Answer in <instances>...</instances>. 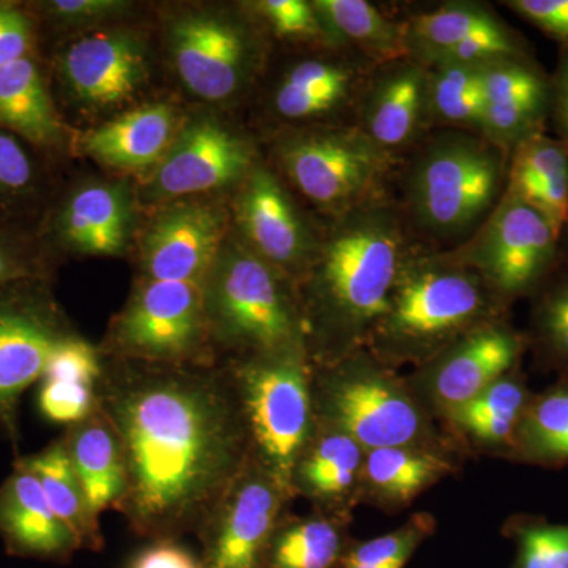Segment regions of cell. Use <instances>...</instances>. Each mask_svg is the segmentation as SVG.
Returning <instances> with one entry per match:
<instances>
[{
  "instance_id": "obj_20",
  "label": "cell",
  "mask_w": 568,
  "mask_h": 568,
  "mask_svg": "<svg viewBox=\"0 0 568 568\" xmlns=\"http://www.w3.org/2000/svg\"><path fill=\"white\" fill-rule=\"evenodd\" d=\"M366 450L342 429L315 420L295 459L291 491L316 510L354 518L362 504V473Z\"/></svg>"
},
{
  "instance_id": "obj_5",
  "label": "cell",
  "mask_w": 568,
  "mask_h": 568,
  "mask_svg": "<svg viewBox=\"0 0 568 568\" xmlns=\"http://www.w3.org/2000/svg\"><path fill=\"white\" fill-rule=\"evenodd\" d=\"M315 420L342 429L366 452L417 447L466 458L458 444L417 402L405 376L366 347L331 365H312Z\"/></svg>"
},
{
  "instance_id": "obj_33",
  "label": "cell",
  "mask_w": 568,
  "mask_h": 568,
  "mask_svg": "<svg viewBox=\"0 0 568 568\" xmlns=\"http://www.w3.org/2000/svg\"><path fill=\"white\" fill-rule=\"evenodd\" d=\"M0 123L43 148L65 140V126L32 59L0 67Z\"/></svg>"
},
{
  "instance_id": "obj_30",
  "label": "cell",
  "mask_w": 568,
  "mask_h": 568,
  "mask_svg": "<svg viewBox=\"0 0 568 568\" xmlns=\"http://www.w3.org/2000/svg\"><path fill=\"white\" fill-rule=\"evenodd\" d=\"M313 6L339 51L375 69L409 59L405 21L392 20L365 0H315Z\"/></svg>"
},
{
  "instance_id": "obj_11",
  "label": "cell",
  "mask_w": 568,
  "mask_h": 568,
  "mask_svg": "<svg viewBox=\"0 0 568 568\" xmlns=\"http://www.w3.org/2000/svg\"><path fill=\"white\" fill-rule=\"evenodd\" d=\"M560 237L537 209L503 193L477 233L452 250L507 306L530 298L560 260Z\"/></svg>"
},
{
  "instance_id": "obj_45",
  "label": "cell",
  "mask_w": 568,
  "mask_h": 568,
  "mask_svg": "<svg viewBox=\"0 0 568 568\" xmlns=\"http://www.w3.org/2000/svg\"><path fill=\"white\" fill-rule=\"evenodd\" d=\"M126 568H204L200 556L179 540L151 541L133 556Z\"/></svg>"
},
{
  "instance_id": "obj_7",
  "label": "cell",
  "mask_w": 568,
  "mask_h": 568,
  "mask_svg": "<svg viewBox=\"0 0 568 568\" xmlns=\"http://www.w3.org/2000/svg\"><path fill=\"white\" fill-rule=\"evenodd\" d=\"M104 357L163 365H212L213 349L201 284L144 280L112 321Z\"/></svg>"
},
{
  "instance_id": "obj_38",
  "label": "cell",
  "mask_w": 568,
  "mask_h": 568,
  "mask_svg": "<svg viewBox=\"0 0 568 568\" xmlns=\"http://www.w3.org/2000/svg\"><path fill=\"white\" fill-rule=\"evenodd\" d=\"M436 518L418 511L405 525L369 540H353L342 568H406L410 558L429 537L435 536Z\"/></svg>"
},
{
  "instance_id": "obj_24",
  "label": "cell",
  "mask_w": 568,
  "mask_h": 568,
  "mask_svg": "<svg viewBox=\"0 0 568 568\" xmlns=\"http://www.w3.org/2000/svg\"><path fill=\"white\" fill-rule=\"evenodd\" d=\"M375 67L362 59H308L284 74L274 97L275 111L287 121H312L358 108Z\"/></svg>"
},
{
  "instance_id": "obj_12",
  "label": "cell",
  "mask_w": 568,
  "mask_h": 568,
  "mask_svg": "<svg viewBox=\"0 0 568 568\" xmlns=\"http://www.w3.org/2000/svg\"><path fill=\"white\" fill-rule=\"evenodd\" d=\"M526 353L525 331H518L506 317L462 336L424 365L416 366L405 379L426 413L440 422L500 377L521 368Z\"/></svg>"
},
{
  "instance_id": "obj_8",
  "label": "cell",
  "mask_w": 568,
  "mask_h": 568,
  "mask_svg": "<svg viewBox=\"0 0 568 568\" xmlns=\"http://www.w3.org/2000/svg\"><path fill=\"white\" fill-rule=\"evenodd\" d=\"M278 156L298 192L334 219L386 197L396 159L357 125L294 134L278 145Z\"/></svg>"
},
{
  "instance_id": "obj_6",
  "label": "cell",
  "mask_w": 568,
  "mask_h": 568,
  "mask_svg": "<svg viewBox=\"0 0 568 568\" xmlns=\"http://www.w3.org/2000/svg\"><path fill=\"white\" fill-rule=\"evenodd\" d=\"M507 168L506 153L480 134L459 130L436 134L407 174L410 219L439 241L478 230L503 196Z\"/></svg>"
},
{
  "instance_id": "obj_15",
  "label": "cell",
  "mask_w": 568,
  "mask_h": 568,
  "mask_svg": "<svg viewBox=\"0 0 568 568\" xmlns=\"http://www.w3.org/2000/svg\"><path fill=\"white\" fill-rule=\"evenodd\" d=\"M171 51L183 84L209 102L241 91L254 62V43L245 29L212 14L175 21Z\"/></svg>"
},
{
  "instance_id": "obj_14",
  "label": "cell",
  "mask_w": 568,
  "mask_h": 568,
  "mask_svg": "<svg viewBox=\"0 0 568 568\" xmlns=\"http://www.w3.org/2000/svg\"><path fill=\"white\" fill-rule=\"evenodd\" d=\"M237 223L246 248L297 287L315 261L321 239L267 168L254 164L242 181Z\"/></svg>"
},
{
  "instance_id": "obj_21",
  "label": "cell",
  "mask_w": 568,
  "mask_h": 568,
  "mask_svg": "<svg viewBox=\"0 0 568 568\" xmlns=\"http://www.w3.org/2000/svg\"><path fill=\"white\" fill-rule=\"evenodd\" d=\"M0 538L7 555L67 564L80 551L73 532L52 511L39 480L13 465L0 484Z\"/></svg>"
},
{
  "instance_id": "obj_25",
  "label": "cell",
  "mask_w": 568,
  "mask_h": 568,
  "mask_svg": "<svg viewBox=\"0 0 568 568\" xmlns=\"http://www.w3.org/2000/svg\"><path fill=\"white\" fill-rule=\"evenodd\" d=\"M465 459L417 447H386L366 452L362 473V504L396 515L418 496L457 476Z\"/></svg>"
},
{
  "instance_id": "obj_34",
  "label": "cell",
  "mask_w": 568,
  "mask_h": 568,
  "mask_svg": "<svg viewBox=\"0 0 568 568\" xmlns=\"http://www.w3.org/2000/svg\"><path fill=\"white\" fill-rule=\"evenodd\" d=\"M510 463L564 469L568 467V377L534 392L518 428Z\"/></svg>"
},
{
  "instance_id": "obj_28",
  "label": "cell",
  "mask_w": 568,
  "mask_h": 568,
  "mask_svg": "<svg viewBox=\"0 0 568 568\" xmlns=\"http://www.w3.org/2000/svg\"><path fill=\"white\" fill-rule=\"evenodd\" d=\"M353 521L316 508L306 515L286 510L264 549L260 568H342L354 540Z\"/></svg>"
},
{
  "instance_id": "obj_40",
  "label": "cell",
  "mask_w": 568,
  "mask_h": 568,
  "mask_svg": "<svg viewBox=\"0 0 568 568\" xmlns=\"http://www.w3.org/2000/svg\"><path fill=\"white\" fill-rule=\"evenodd\" d=\"M256 10L271 26L272 31L283 39L320 41L332 50L339 51L338 44L313 2L305 0H264L256 3Z\"/></svg>"
},
{
  "instance_id": "obj_29",
  "label": "cell",
  "mask_w": 568,
  "mask_h": 568,
  "mask_svg": "<svg viewBox=\"0 0 568 568\" xmlns=\"http://www.w3.org/2000/svg\"><path fill=\"white\" fill-rule=\"evenodd\" d=\"M71 463L97 517L115 508L125 489V469L114 429L97 407L62 433Z\"/></svg>"
},
{
  "instance_id": "obj_42",
  "label": "cell",
  "mask_w": 568,
  "mask_h": 568,
  "mask_svg": "<svg viewBox=\"0 0 568 568\" xmlns=\"http://www.w3.org/2000/svg\"><path fill=\"white\" fill-rule=\"evenodd\" d=\"M506 6L560 47H568V0H508Z\"/></svg>"
},
{
  "instance_id": "obj_1",
  "label": "cell",
  "mask_w": 568,
  "mask_h": 568,
  "mask_svg": "<svg viewBox=\"0 0 568 568\" xmlns=\"http://www.w3.org/2000/svg\"><path fill=\"white\" fill-rule=\"evenodd\" d=\"M102 357L97 407L125 469L114 510L151 541L196 536L253 455L233 368Z\"/></svg>"
},
{
  "instance_id": "obj_22",
  "label": "cell",
  "mask_w": 568,
  "mask_h": 568,
  "mask_svg": "<svg viewBox=\"0 0 568 568\" xmlns=\"http://www.w3.org/2000/svg\"><path fill=\"white\" fill-rule=\"evenodd\" d=\"M73 95L93 106L125 102L145 78V55L129 33H99L73 41L62 58Z\"/></svg>"
},
{
  "instance_id": "obj_48",
  "label": "cell",
  "mask_w": 568,
  "mask_h": 568,
  "mask_svg": "<svg viewBox=\"0 0 568 568\" xmlns=\"http://www.w3.org/2000/svg\"><path fill=\"white\" fill-rule=\"evenodd\" d=\"M123 3L111 0H55L47 3V9L58 20L81 21L89 18L104 17L112 11L122 9Z\"/></svg>"
},
{
  "instance_id": "obj_4",
  "label": "cell",
  "mask_w": 568,
  "mask_h": 568,
  "mask_svg": "<svg viewBox=\"0 0 568 568\" xmlns=\"http://www.w3.org/2000/svg\"><path fill=\"white\" fill-rule=\"evenodd\" d=\"M201 290L220 361L308 357L297 287L245 245H223Z\"/></svg>"
},
{
  "instance_id": "obj_32",
  "label": "cell",
  "mask_w": 568,
  "mask_h": 568,
  "mask_svg": "<svg viewBox=\"0 0 568 568\" xmlns=\"http://www.w3.org/2000/svg\"><path fill=\"white\" fill-rule=\"evenodd\" d=\"M63 241L89 254H119L126 244L130 209L121 189L111 185H89L78 190L63 209Z\"/></svg>"
},
{
  "instance_id": "obj_23",
  "label": "cell",
  "mask_w": 568,
  "mask_h": 568,
  "mask_svg": "<svg viewBox=\"0 0 568 568\" xmlns=\"http://www.w3.org/2000/svg\"><path fill=\"white\" fill-rule=\"evenodd\" d=\"M532 395L528 376L518 368L466 405L450 410L439 424L466 457L477 454L510 462Z\"/></svg>"
},
{
  "instance_id": "obj_17",
  "label": "cell",
  "mask_w": 568,
  "mask_h": 568,
  "mask_svg": "<svg viewBox=\"0 0 568 568\" xmlns=\"http://www.w3.org/2000/svg\"><path fill=\"white\" fill-rule=\"evenodd\" d=\"M226 220L207 204L175 205L153 220L142 245L145 280L201 284L223 248Z\"/></svg>"
},
{
  "instance_id": "obj_35",
  "label": "cell",
  "mask_w": 568,
  "mask_h": 568,
  "mask_svg": "<svg viewBox=\"0 0 568 568\" xmlns=\"http://www.w3.org/2000/svg\"><path fill=\"white\" fill-rule=\"evenodd\" d=\"M499 20L495 11L476 2H448L414 14L405 20L409 59L432 69L452 48Z\"/></svg>"
},
{
  "instance_id": "obj_44",
  "label": "cell",
  "mask_w": 568,
  "mask_h": 568,
  "mask_svg": "<svg viewBox=\"0 0 568 568\" xmlns=\"http://www.w3.org/2000/svg\"><path fill=\"white\" fill-rule=\"evenodd\" d=\"M33 179V166L28 152L9 133L0 132V194L18 193L28 189Z\"/></svg>"
},
{
  "instance_id": "obj_31",
  "label": "cell",
  "mask_w": 568,
  "mask_h": 568,
  "mask_svg": "<svg viewBox=\"0 0 568 568\" xmlns=\"http://www.w3.org/2000/svg\"><path fill=\"white\" fill-rule=\"evenodd\" d=\"M14 466L39 480L48 503L59 519L80 541L81 549L99 552L104 548L100 517L85 496L62 435L37 454L14 459Z\"/></svg>"
},
{
  "instance_id": "obj_37",
  "label": "cell",
  "mask_w": 568,
  "mask_h": 568,
  "mask_svg": "<svg viewBox=\"0 0 568 568\" xmlns=\"http://www.w3.org/2000/svg\"><path fill=\"white\" fill-rule=\"evenodd\" d=\"M481 67L446 62L426 69L429 73L432 126L481 136L485 106Z\"/></svg>"
},
{
  "instance_id": "obj_16",
  "label": "cell",
  "mask_w": 568,
  "mask_h": 568,
  "mask_svg": "<svg viewBox=\"0 0 568 568\" xmlns=\"http://www.w3.org/2000/svg\"><path fill=\"white\" fill-rule=\"evenodd\" d=\"M253 166L245 141L220 123L197 121L175 136L156 164L151 196L168 200L222 189L244 181Z\"/></svg>"
},
{
  "instance_id": "obj_36",
  "label": "cell",
  "mask_w": 568,
  "mask_h": 568,
  "mask_svg": "<svg viewBox=\"0 0 568 568\" xmlns=\"http://www.w3.org/2000/svg\"><path fill=\"white\" fill-rule=\"evenodd\" d=\"M528 353L544 373L568 377V261L530 297Z\"/></svg>"
},
{
  "instance_id": "obj_43",
  "label": "cell",
  "mask_w": 568,
  "mask_h": 568,
  "mask_svg": "<svg viewBox=\"0 0 568 568\" xmlns=\"http://www.w3.org/2000/svg\"><path fill=\"white\" fill-rule=\"evenodd\" d=\"M31 44V24L24 13L11 6H0V67L28 58Z\"/></svg>"
},
{
  "instance_id": "obj_41",
  "label": "cell",
  "mask_w": 568,
  "mask_h": 568,
  "mask_svg": "<svg viewBox=\"0 0 568 568\" xmlns=\"http://www.w3.org/2000/svg\"><path fill=\"white\" fill-rule=\"evenodd\" d=\"M97 386L74 381H40L39 410L51 424L70 426L84 420L97 410Z\"/></svg>"
},
{
  "instance_id": "obj_19",
  "label": "cell",
  "mask_w": 568,
  "mask_h": 568,
  "mask_svg": "<svg viewBox=\"0 0 568 568\" xmlns=\"http://www.w3.org/2000/svg\"><path fill=\"white\" fill-rule=\"evenodd\" d=\"M481 136L510 156L519 142L545 133L549 121V78L530 58L484 63Z\"/></svg>"
},
{
  "instance_id": "obj_3",
  "label": "cell",
  "mask_w": 568,
  "mask_h": 568,
  "mask_svg": "<svg viewBox=\"0 0 568 568\" xmlns=\"http://www.w3.org/2000/svg\"><path fill=\"white\" fill-rule=\"evenodd\" d=\"M506 317L510 306L452 250L409 245L365 347L390 368H416L469 332Z\"/></svg>"
},
{
  "instance_id": "obj_18",
  "label": "cell",
  "mask_w": 568,
  "mask_h": 568,
  "mask_svg": "<svg viewBox=\"0 0 568 568\" xmlns=\"http://www.w3.org/2000/svg\"><path fill=\"white\" fill-rule=\"evenodd\" d=\"M357 126L395 156L420 141L432 126L428 70L410 59L373 70L358 103Z\"/></svg>"
},
{
  "instance_id": "obj_13",
  "label": "cell",
  "mask_w": 568,
  "mask_h": 568,
  "mask_svg": "<svg viewBox=\"0 0 568 568\" xmlns=\"http://www.w3.org/2000/svg\"><path fill=\"white\" fill-rule=\"evenodd\" d=\"M294 496L254 455L196 537L204 568H260L264 549Z\"/></svg>"
},
{
  "instance_id": "obj_9",
  "label": "cell",
  "mask_w": 568,
  "mask_h": 568,
  "mask_svg": "<svg viewBox=\"0 0 568 568\" xmlns=\"http://www.w3.org/2000/svg\"><path fill=\"white\" fill-rule=\"evenodd\" d=\"M227 364L241 394L253 455L293 495L294 463L315 425L312 364L308 357H257Z\"/></svg>"
},
{
  "instance_id": "obj_10",
  "label": "cell",
  "mask_w": 568,
  "mask_h": 568,
  "mask_svg": "<svg viewBox=\"0 0 568 568\" xmlns=\"http://www.w3.org/2000/svg\"><path fill=\"white\" fill-rule=\"evenodd\" d=\"M77 336L40 280L0 287V432L17 457L21 396L40 384L55 354Z\"/></svg>"
},
{
  "instance_id": "obj_46",
  "label": "cell",
  "mask_w": 568,
  "mask_h": 568,
  "mask_svg": "<svg viewBox=\"0 0 568 568\" xmlns=\"http://www.w3.org/2000/svg\"><path fill=\"white\" fill-rule=\"evenodd\" d=\"M549 121L568 145V47H560L558 69L549 78Z\"/></svg>"
},
{
  "instance_id": "obj_2",
  "label": "cell",
  "mask_w": 568,
  "mask_h": 568,
  "mask_svg": "<svg viewBox=\"0 0 568 568\" xmlns=\"http://www.w3.org/2000/svg\"><path fill=\"white\" fill-rule=\"evenodd\" d=\"M409 245L405 213L387 196L335 216L297 286L310 364L366 346Z\"/></svg>"
},
{
  "instance_id": "obj_39",
  "label": "cell",
  "mask_w": 568,
  "mask_h": 568,
  "mask_svg": "<svg viewBox=\"0 0 568 568\" xmlns=\"http://www.w3.org/2000/svg\"><path fill=\"white\" fill-rule=\"evenodd\" d=\"M503 534L517 547L510 568H568V523L537 515H514Z\"/></svg>"
},
{
  "instance_id": "obj_47",
  "label": "cell",
  "mask_w": 568,
  "mask_h": 568,
  "mask_svg": "<svg viewBox=\"0 0 568 568\" xmlns=\"http://www.w3.org/2000/svg\"><path fill=\"white\" fill-rule=\"evenodd\" d=\"M39 264L18 246L0 239V287L7 284L40 280Z\"/></svg>"
},
{
  "instance_id": "obj_27",
  "label": "cell",
  "mask_w": 568,
  "mask_h": 568,
  "mask_svg": "<svg viewBox=\"0 0 568 568\" xmlns=\"http://www.w3.org/2000/svg\"><path fill=\"white\" fill-rule=\"evenodd\" d=\"M178 114L163 103L144 104L81 138L82 151L121 170L156 166L175 140Z\"/></svg>"
},
{
  "instance_id": "obj_26",
  "label": "cell",
  "mask_w": 568,
  "mask_h": 568,
  "mask_svg": "<svg viewBox=\"0 0 568 568\" xmlns=\"http://www.w3.org/2000/svg\"><path fill=\"white\" fill-rule=\"evenodd\" d=\"M504 193L537 209L562 239L568 223V145L547 133L519 142L508 156Z\"/></svg>"
},
{
  "instance_id": "obj_49",
  "label": "cell",
  "mask_w": 568,
  "mask_h": 568,
  "mask_svg": "<svg viewBox=\"0 0 568 568\" xmlns=\"http://www.w3.org/2000/svg\"><path fill=\"white\" fill-rule=\"evenodd\" d=\"M564 234H568V223H567V227H566V233H564Z\"/></svg>"
}]
</instances>
